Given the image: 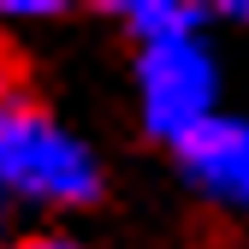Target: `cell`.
<instances>
[{
	"instance_id": "8992f818",
	"label": "cell",
	"mask_w": 249,
	"mask_h": 249,
	"mask_svg": "<svg viewBox=\"0 0 249 249\" xmlns=\"http://www.w3.org/2000/svg\"><path fill=\"white\" fill-rule=\"evenodd\" d=\"M12 77H18V59H12V48H6V42H0V101H12V95H6Z\"/></svg>"
},
{
	"instance_id": "52a82bcc",
	"label": "cell",
	"mask_w": 249,
	"mask_h": 249,
	"mask_svg": "<svg viewBox=\"0 0 249 249\" xmlns=\"http://www.w3.org/2000/svg\"><path fill=\"white\" fill-rule=\"evenodd\" d=\"M12 249H77V243H66V237H24V243H12Z\"/></svg>"
},
{
	"instance_id": "277c9868",
	"label": "cell",
	"mask_w": 249,
	"mask_h": 249,
	"mask_svg": "<svg viewBox=\"0 0 249 249\" xmlns=\"http://www.w3.org/2000/svg\"><path fill=\"white\" fill-rule=\"evenodd\" d=\"M113 18L131 30V36H142V48H154V42L196 36L208 12H202V6H190V0H119Z\"/></svg>"
},
{
	"instance_id": "3957f363",
	"label": "cell",
	"mask_w": 249,
	"mask_h": 249,
	"mask_svg": "<svg viewBox=\"0 0 249 249\" xmlns=\"http://www.w3.org/2000/svg\"><path fill=\"white\" fill-rule=\"evenodd\" d=\"M178 160L208 196L249 208V119H208L196 137L178 142Z\"/></svg>"
},
{
	"instance_id": "7a4b0ae2",
	"label": "cell",
	"mask_w": 249,
	"mask_h": 249,
	"mask_svg": "<svg viewBox=\"0 0 249 249\" xmlns=\"http://www.w3.org/2000/svg\"><path fill=\"white\" fill-rule=\"evenodd\" d=\"M213 59L196 36L154 42L137 59V89H142V119L160 142H184L213 119Z\"/></svg>"
},
{
	"instance_id": "5b68a950",
	"label": "cell",
	"mask_w": 249,
	"mask_h": 249,
	"mask_svg": "<svg viewBox=\"0 0 249 249\" xmlns=\"http://www.w3.org/2000/svg\"><path fill=\"white\" fill-rule=\"evenodd\" d=\"M6 18H59V0H6Z\"/></svg>"
},
{
	"instance_id": "6da1fadb",
	"label": "cell",
	"mask_w": 249,
	"mask_h": 249,
	"mask_svg": "<svg viewBox=\"0 0 249 249\" xmlns=\"http://www.w3.org/2000/svg\"><path fill=\"white\" fill-rule=\"evenodd\" d=\"M0 190L77 208L101 196V172L95 154L77 137H66L48 113L24 101H0Z\"/></svg>"
},
{
	"instance_id": "ba28073f",
	"label": "cell",
	"mask_w": 249,
	"mask_h": 249,
	"mask_svg": "<svg viewBox=\"0 0 249 249\" xmlns=\"http://www.w3.org/2000/svg\"><path fill=\"white\" fill-rule=\"evenodd\" d=\"M226 18H237V24H249V0H231V6H220Z\"/></svg>"
}]
</instances>
